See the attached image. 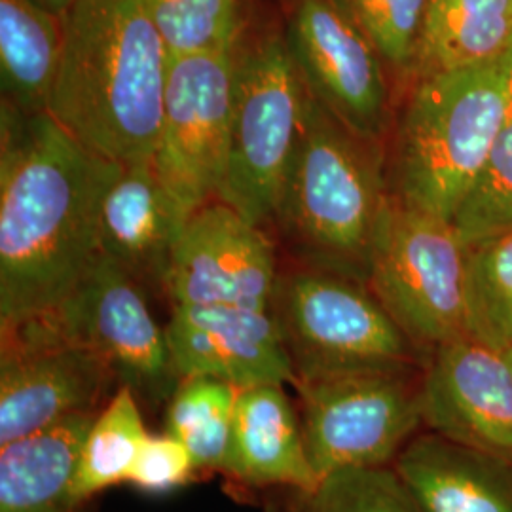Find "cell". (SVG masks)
Segmentation results:
<instances>
[{
  "label": "cell",
  "mask_w": 512,
  "mask_h": 512,
  "mask_svg": "<svg viewBox=\"0 0 512 512\" xmlns=\"http://www.w3.org/2000/svg\"><path fill=\"white\" fill-rule=\"evenodd\" d=\"M122 165L84 147L50 112L2 103V327L52 313L78 287L101 253V203Z\"/></svg>",
  "instance_id": "cell-1"
},
{
  "label": "cell",
  "mask_w": 512,
  "mask_h": 512,
  "mask_svg": "<svg viewBox=\"0 0 512 512\" xmlns=\"http://www.w3.org/2000/svg\"><path fill=\"white\" fill-rule=\"evenodd\" d=\"M48 112L84 147L118 164L154 156L169 61L143 0H76Z\"/></svg>",
  "instance_id": "cell-2"
},
{
  "label": "cell",
  "mask_w": 512,
  "mask_h": 512,
  "mask_svg": "<svg viewBox=\"0 0 512 512\" xmlns=\"http://www.w3.org/2000/svg\"><path fill=\"white\" fill-rule=\"evenodd\" d=\"M507 122L501 57L418 78L395 137L391 196L452 222Z\"/></svg>",
  "instance_id": "cell-3"
},
{
  "label": "cell",
  "mask_w": 512,
  "mask_h": 512,
  "mask_svg": "<svg viewBox=\"0 0 512 512\" xmlns=\"http://www.w3.org/2000/svg\"><path fill=\"white\" fill-rule=\"evenodd\" d=\"M372 145L344 128L308 90L275 220L315 268L366 277L370 243L389 196Z\"/></svg>",
  "instance_id": "cell-4"
},
{
  "label": "cell",
  "mask_w": 512,
  "mask_h": 512,
  "mask_svg": "<svg viewBox=\"0 0 512 512\" xmlns=\"http://www.w3.org/2000/svg\"><path fill=\"white\" fill-rule=\"evenodd\" d=\"M294 384L355 370H414L418 351L370 289L311 268L279 275L270 304Z\"/></svg>",
  "instance_id": "cell-5"
},
{
  "label": "cell",
  "mask_w": 512,
  "mask_h": 512,
  "mask_svg": "<svg viewBox=\"0 0 512 512\" xmlns=\"http://www.w3.org/2000/svg\"><path fill=\"white\" fill-rule=\"evenodd\" d=\"M467 253L450 220L387 196L368 251L366 281L416 348L437 351L469 336Z\"/></svg>",
  "instance_id": "cell-6"
},
{
  "label": "cell",
  "mask_w": 512,
  "mask_h": 512,
  "mask_svg": "<svg viewBox=\"0 0 512 512\" xmlns=\"http://www.w3.org/2000/svg\"><path fill=\"white\" fill-rule=\"evenodd\" d=\"M306 101L308 88L285 38L236 52L230 150L217 200L258 226L277 217Z\"/></svg>",
  "instance_id": "cell-7"
},
{
  "label": "cell",
  "mask_w": 512,
  "mask_h": 512,
  "mask_svg": "<svg viewBox=\"0 0 512 512\" xmlns=\"http://www.w3.org/2000/svg\"><path fill=\"white\" fill-rule=\"evenodd\" d=\"M294 387L317 480L393 465L423 425L421 378L416 382L412 370H355Z\"/></svg>",
  "instance_id": "cell-8"
},
{
  "label": "cell",
  "mask_w": 512,
  "mask_h": 512,
  "mask_svg": "<svg viewBox=\"0 0 512 512\" xmlns=\"http://www.w3.org/2000/svg\"><path fill=\"white\" fill-rule=\"evenodd\" d=\"M65 338L93 349L109 363L120 387H128L143 408L167 406L183 382L167 332L162 329L139 279L103 253L57 310L37 317Z\"/></svg>",
  "instance_id": "cell-9"
},
{
  "label": "cell",
  "mask_w": 512,
  "mask_h": 512,
  "mask_svg": "<svg viewBox=\"0 0 512 512\" xmlns=\"http://www.w3.org/2000/svg\"><path fill=\"white\" fill-rule=\"evenodd\" d=\"M236 52L238 46L169 61L164 118L152 164L190 217L219 198L224 181Z\"/></svg>",
  "instance_id": "cell-10"
},
{
  "label": "cell",
  "mask_w": 512,
  "mask_h": 512,
  "mask_svg": "<svg viewBox=\"0 0 512 512\" xmlns=\"http://www.w3.org/2000/svg\"><path fill=\"white\" fill-rule=\"evenodd\" d=\"M118 387L99 353L42 319L2 327L0 446L73 414L99 412Z\"/></svg>",
  "instance_id": "cell-11"
},
{
  "label": "cell",
  "mask_w": 512,
  "mask_h": 512,
  "mask_svg": "<svg viewBox=\"0 0 512 512\" xmlns=\"http://www.w3.org/2000/svg\"><path fill=\"white\" fill-rule=\"evenodd\" d=\"M287 46L311 95L359 139L376 143L387 124L384 57L342 0H298Z\"/></svg>",
  "instance_id": "cell-12"
},
{
  "label": "cell",
  "mask_w": 512,
  "mask_h": 512,
  "mask_svg": "<svg viewBox=\"0 0 512 512\" xmlns=\"http://www.w3.org/2000/svg\"><path fill=\"white\" fill-rule=\"evenodd\" d=\"M277 279L272 241L258 224L219 200L186 220L162 287L173 306L270 310Z\"/></svg>",
  "instance_id": "cell-13"
},
{
  "label": "cell",
  "mask_w": 512,
  "mask_h": 512,
  "mask_svg": "<svg viewBox=\"0 0 512 512\" xmlns=\"http://www.w3.org/2000/svg\"><path fill=\"white\" fill-rule=\"evenodd\" d=\"M420 397L433 433L512 463V374L501 349L463 336L433 351Z\"/></svg>",
  "instance_id": "cell-14"
},
{
  "label": "cell",
  "mask_w": 512,
  "mask_h": 512,
  "mask_svg": "<svg viewBox=\"0 0 512 512\" xmlns=\"http://www.w3.org/2000/svg\"><path fill=\"white\" fill-rule=\"evenodd\" d=\"M181 378H215L238 389L294 384L274 313L241 306L175 304L165 327Z\"/></svg>",
  "instance_id": "cell-15"
},
{
  "label": "cell",
  "mask_w": 512,
  "mask_h": 512,
  "mask_svg": "<svg viewBox=\"0 0 512 512\" xmlns=\"http://www.w3.org/2000/svg\"><path fill=\"white\" fill-rule=\"evenodd\" d=\"M188 219L158 177L152 158L124 164L101 203L99 251L139 281L156 279L162 285Z\"/></svg>",
  "instance_id": "cell-16"
},
{
  "label": "cell",
  "mask_w": 512,
  "mask_h": 512,
  "mask_svg": "<svg viewBox=\"0 0 512 512\" xmlns=\"http://www.w3.org/2000/svg\"><path fill=\"white\" fill-rule=\"evenodd\" d=\"M219 471L249 488H291L298 494L315 488L319 480L306 452L300 412L285 385L239 389Z\"/></svg>",
  "instance_id": "cell-17"
},
{
  "label": "cell",
  "mask_w": 512,
  "mask_h": 512,
  "mask_svg": "<svg viewBox=\"0 0 512 512\" xmlns=\"http://www.w3.org/2000/svg\"><path fill=\"white\" fill-rule=\"evenodd\" d=\"M423 512H512V463L427 433L393 463Z\"/></svg>",
  "instance_id": "cell-18"
},
{
  "label": "cell",
  "mask_w": 512,
  "mask_h": 512,
  "mask_svg": "<svg viewBox=\"0 0 512 512\" xmlns=\"http://www.w3.org/2000/svg\"><path fill=\"white\" fill-rule=\"evenodd\" d=\"M97 414H73L0 446V512H86L74 476Z\"/></svg>",
  "instance_id": "cell-19"
},
{
  "label": "cell",
  "mask_w": 512,
  "mask_h": 512,
  "mask_svg": "<svg viewBox=\"0 0 512 512\" xmlns=\"http://www.w3.org/2000/svg\"><path fill=\"white\" fill-rule=\"evenodd\" d=\"M65 44V19L33 0H0L2 103L48 112Z\"/></svg>",
  "instance_id": "cell-20"
},
{
  "label": "cell",
  "mask_w": 512,
  "mask_h": 512,
  "mask_svg": "<svg viewBox=\"0 0 512 512\" xmlns=\"http://www.w3.org/2000/svg\"><path fill=\"white\" fill-rule=\"evenodd\" d=\"M512 40V0H431L412 71L418 78L494 61Z\"/></svg>",
  "instance_id": "cell-21"
},
{
  "label": "cell",
  "mask_w": 512,
  "mask_h": 512,
  "mask_svg": "<svg viewBox=\"0 0 512 512\" xmlns=\"http://www.w3.org/2000/svg\"><path fill=\"white\" fill-rule=\"evenodd\" d=\"M141 408L128 387H118L109 403L99 410L84 440L74 476V499L78 505L86 507L101 492L128 482L148 439Z\"/></svg>",
  "instance_id": "cell-22"
},
{
  "label": "cell",
  "mask_w": 512,
  "mask_h": 512,
  "mask_svg": "<svg viewBox=\"0 0 512 512\" xmlns=\"http://www.w3.org/2000/svg\"><path fill=\"white\" fill-rule=\"evenodd\" d=\"M238 395L236 385L215 378H184L165 406V433L183 442L198 471H219L228 450Z\"/></svg>",
  "instance_id": "cell-23"
},
{
  "label": "cell",
  "mask_w": 512,
  "mask_h": 512,
  "mask_svg": "<svg viewBox=\"0 0 512 512\" xmlns=\"http://www.w3.org/2000/svg\"><path fill=\"white\" fill-rule=\"evenodd\" d=\"M465 296L469 336L505 348L512 340V232L469 249Z\"/></svg>",
  "instance_id": "cell-24"
},
{
  "label": "cell",
  "mask_w": 512,
  "mask_h": 512,
  "mask_svg": "<svg viewBox=\"0 0 512 512\" xmlns=\"http://www.w3.org/2000/svg\"><path fill=\"white\" fill-rule=\"evenodd\" d=\"M171 59L238 46L241 0H143Z\"/></svg>",
  "instance_id": "cell-25"
},
{
  "label": "cell",
  "mask_w": 512,
  "mask_h": 512,
  "mask_svg": "<svg viewBox=\"0 0 512 512\" xmlns=\"http://www.w3.org/2000/svg\"><path fill=\"white\" fill-rule=\"evenodd\" d=\"M298 497L296 512H423L393 465L330 473Z\"/></svg>",
  "instance_id": "cell-26"
},
{
  "label": "cell",
  "mask_w": 512,
  "mask_h": 512,
  "mask_svg": "<svg viewBox=\"0 0 512 512\" xmlns=\"http://www.w3.org/2000/svg\"><path fill=\"white\" fill-rule=\"evenodd\" d=\"M454 228L467 249L512 232V122L501 129L488 162L459 205Z\"/></svg>",
  "instance_id": "cell-27"
},
{
  "label": "cell",
  "mask_w": 512,
  "mask_h": 512,
  "mask_svg": "<svg viewBox=\"0 0 512 512\" xmlns=\"http://www.w3.org/2000/svg\"><path fill=\"white\" fill-rule=\"evenodd\" d=\"M384 61L412 71L421 23L431 0H342Z\"/></svg>",
  "instance_id": "cell-28"
},
{
  "label": "cell",
  "mask_w": 512,
  "mask_h": 512,
  "mask_svg": "<svg viewBox=\"0 0 512 512\" xmlns=\"http://www.w3.org/2000/svg\"><path fill=\"white\" fill-rule=\"evenodd\" d=\"M194 473L198 469L188 448L164 431L148 435L126 484L145 494L164 495L188 484Z\"/></svg>",
  "instance_id": "cell-29"
},
{
  "label": "cell",
  "mask_w": 512,
  "mask_h": 512,
  "mask_svg": "<svg viewBox=\"0 0 512 512\" xmlns=\"http://www.w3.org/2000/svg\"><path fill=\"white\" fill-rule=\"evenodd\" d=\"M503 63V74H505V92H507V109H509V120L512 122V40L505 54L501 55Z\"/></svg>",
  "instance_id": "cell-30"
},
{
  "label": "cell",
  "mask_w": 512,
  "mask_h": 512,
  "mask_svg": "<svg viewBox=\"0 0 512 512\" xmlns=\"http://www.w3.org/2000/svg\"><path fill=\"white\" fill-rule=\"evenodd\" d=\"M33 2H37L38 6L50 10L52 14H57L61 18H65V14L76 4V0H33Z\"/></svg>",
  "instance_id": "cell-31"
},
{
  "label": "cell",
  "mask_w": 512,
  "mask_h": 512,
  "mask_svg": "<svg viewBox=\"0 0 512 512\" xmlns=\"http://www.w3.org/2000/svg\"><path fill=\"white\" fill-rule=\"evenodd\" d=\"M503 351V355H505V361H507V365L511 368L512 374V340L505 346V348L501 349Z\"/></svg>",
  "instance_id": "cell-32"
}]
</instances>
